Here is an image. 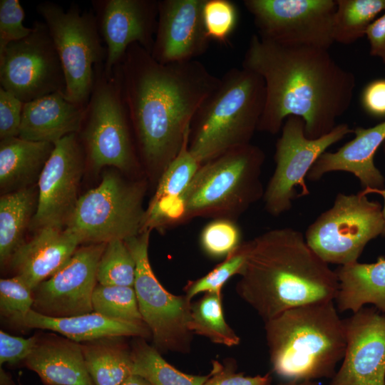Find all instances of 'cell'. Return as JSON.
Wrapping results in <instances>:
<instances>
[{
  "instance_id": "cell-1",
  "label": "cell",
  "mask_w": 385,
  "mask_h": 385,
  "mask_svg": "<svg viewBox=\"0 0 385 385\" xmlns=\"http://www.w3.org/2000/svg\"><path fill=\"white\" fill-rule=\"evenodd\" d=\"M115 66L139 160L158 180L220 78L195 59L160 63L138 43L130 45Z\"/></svg>"
},
{
  "instance_id": "cell-2",
  "label": "cell",
  "mask_w": 385,
  "mask_h": 385,
  "mask_svg": "<svg viewBox=\"0 0 385 385\" xmlns=\"http://www.w3.org/2000/svg\"><path fill=\"white\" fill-rule=\"evenodd\" d=\"M242 67L260 75L265 85L257 131L275 135L294 115L304 120L306 136L316 139L337 126L353 100L354 73L324 48L279 43L254 34Z\"/></svg>"
},
{
  "instance_id": "cell-3",
  "label": "cell",
  "mask_w": 385,
  "mask_h": 385,
  "mask_svg": "<svg viewBox=\"0 0 385 385\" xmlns=\"http://www.w3.org/2000/svg\"><path fill=\"white\" fill-rule=\"evenodd\" d=\"M248 244L236 292L264 322L297 307L335 300L336 272L312 250L300 231L272 229Z\"/></svg>"
},
{
  "instance_id": "cell-4",
  "label": "cell",
  "mask_w": 385,
  "mask_h": 385,
  "mask_svg": "<svg viewBox=\"0 0 385 385\" xmlns=\"http://www.w3.org/2000/svg\"><path fill=\"white\" fill-rule=\"evenodd\" d=\"M272 371L283 381L332 378L346 349L334 301L288 309L265 322Z\"/></svg>"
},
{
  "instance_id": "cell-5",
  "label": "cell",
  "mask_w": 385,
  "mask_h": 385,
  "mask_svg": "<svg viewBox=\"0 0 385 385\" xmlns=\"http://www.w3.org/2000/svg\"><path fill=\"white\" fill-rule=\"evenodd\" d=\"M263 78L242 67L227 71L196 111L188 148L201 163L250 143L263 113Z\"/></svg>"
},
{
  "instance_id": "cell-6",
  "label": "cell",
  "mask_w": 385,
  "mask_h": 385,
  "mask_svg": "<svg viewBox=\"0 0 385 385\" xmlns=\"http://www.w3.org/2000/svg\"><path fill=\"white\" fill-rule=\"evenodd\" d=\"M265 155L251 143L202 163L181 199L182 223L197 217L236 220L263 197Z\"/></svg>"
},
{
  "instance_id": "cell-7",
  "label": "cell",
  "mask_w": 385,
  "mask_h": 385,
  "mask_svg": "<svg viewBox=\"0 0 385 385\" xmlns=\"http://www.w3.org/2000/svg\"><path fill=\"white\" fill-rule=\"evenodd\" d=\"M94 70V84L78 133L86 160L94 170L110 167L135 173L140 160L117 68L108 73L101 63Z\"/></svg>"
},
{
  "instance_id": "cell-8",
  "label": "cell",
  "mask_w": 385,
  "mask_h": 385,
  "mask_svg": "<svg viewBox=\"0 0 385 385\" xmlns=\"http://www.w3.org/2000/svg\"><path fill=\"white\" fill-rule=\"evenodd\" d=\"M112 168L101 183L80 196L65 227L82 243L125 240L143 231L145 183L130 180Z\"/></svg>"
},
{
  "instance_id": "cell-9",
  "label": "cell",
  "mask_w": 385,
  "mask_h": 385,
  "mask_svg": "<svg viewBox=\"0 0 385 385\" xmlns=\"http://www.w3.org/2000/svg\"><path fill=\"white\" fill-rule=\"evenodd\" d=\"M46 24L63 70L68 101L86 106L95 79V66L104 63L106 48L93 9L82 11L76 3L65 10L52 1L36 6Z\"/></svg>"
},
{
  "instance_id": "cell-10",
  "label": "cell",
  "mask_w": 385,
  "mask_h": 385,
  "mask_svg": "<svg viewBox=\"0 0 385 385\" xmlns=\"http://www.w3.org/2000/svg\"><path fill=\"white\" fill-rule=\"evenodd\" d=\"M382 206L360 191L339 192L333 205L307 227L304 237L312 250L327 264L340 266L358 262L369 242L381 235Z\"/></svg>"
},
{
  "instance_id": "cell-11",
  "label": "cell",
  "mask_w": 385,
  "mask_h": 385,
  "mask_svg": "<svg viewBox=\"0 0 385 385\" xmlns=\"http://www.w3.org/2000/svg\"><path fill=\"white\" fill-rule=\"evenodd\" d=\"M146 230L125 240L136 265L134 289L139 310L159 351L189 353L192 333L188 329L191 300L175 295L160 284L150 266Z\"/></svg>"
},
{
  "instance_id": "cell-12",
  "label": "cell",
  "mask_w": 385,
  "mask_h": 385,
  "mask_svg": "<svg viewBox=\"0 0 385 385\" xmlns=\"http://www.w3.org/2000/svg\"><path fill=\"white\" fill-rule=\"evenodd\" d=\"M275 145V169L263 195L265 210L277 217L290 210L293 201L309 194L305 183L312 166L327 148L354 132L346 123H339L329 133L316 139L305 135L304 120L289 116Z\"/></svg>"
},
{
  "instance_id": "cell-13",
  "label": "cell",
  "mask_w": 385,
  "mask_h": 385,
  "mask_svg": "<svg viewBox=\"0 0 385 385\" xmlns=\"http://www.w3.org/2000/svg\"><path fill=\"white\" fill-rule=\"evenodd\" d=\"M0 85L23 103L64 94L63 70L43 21H35L29 36L10 43L0 53Z\"/></svg>"
},
{
  "instance_id": "cell-14",
  "label": "cell",
  "mask_w": 385,
  "mask_h": 385,
  "mask_svg": "<svg viewBox=\"0 0 385 385\" xmlns=\"http://www.w3.org/2000/svg\"><path fill=\"white\" fill-rule=\"evenodd\" d=\"M243 4L262 38L327 50L334 43L336 0H245Z\"/></svg>"
},
{
  "instance_id": "cell-15",
  "label": "cell",
  "mask_w": 385,
  "mask_h": 385,
  "mask_svg": "<svg viewBox=\"0 0 385 385\" xmlns=\"http://www.w3.org/2000/svg\"><path fill=\"white\" fill-rule=\"evenodd\" d=\"M106 243L78 247L52 276L34 290L32 309L44 316L67 317L93 312L92 295Z\"/></svg>"
},
{
  "instance_id": "cell-16",
  "label": "cell",
  "mask_w": 385,
  "mask_h": 385,
  "mask_svg": "<svg viewBox=\"0 0 385 385\" xmlns=\"http://www.w3.org/2000/svg\"><path fill=\"white\" fill-rule=\"evenodd\" d=\"M86 160L78 133L54 143L38 180L33 220L38 228L65 226L79 198L78 190Z\"/></svg>"
},
{
  "instance_id": "cell-17",
  "label": "cell",
  "mask_w": 385,
  "mask_h": 385,
  "mask_svg": "<svg viewBox=\"0 0 385 385\" xmlns=\"http://www.w3.org/2000/svg\"><path fill=\"white\" fill-rule=\"evenodd\" d=\"M344 322L345 353L329 385H385V313L362 307Z\"/></svg>"
},
{
  "instance_id": "cell-18",
  "label": "cell",
  "mask_w": 385,
  "mask_h": 385,
  "mask_svg": "<svg viewBox=\"0 0 385 385\" xmlns=\"http://www.w3.org/2000/svg\"><path fill=\"white\" fill-rule=\"evenodd\" d=\"M91 5L106 48L107 72L120 63L133 43L151 53L158 24V1L93 0Z\"/></svg>"
},
{
  "instance_id": "cell-19",
  "label": "cell",
  "mask_w": 385,
  "mask_h": 385,
  "mask_svg": "<svg viewBox=\"0 0 385 385\" xmlns=\"http://www.w3.org/2000/svg\"><path fill=\"white\" fill-rule=\"evenodd\" d=\"M205 0H158L152 57L163 64L193 60L208 48L203 21Z\"/></svg>"
},
{
  "instance_id": "cell-20",
  "label": "cell",
  "mask_w": 385,
  "mask_h": 385,
  "mask_svg": "<svg viewBox=\"0 0 385 385\" xmlns=\"http://www.w3.org/2000/svg\"><path fill=\"white\" fill-rule=\"evenodd\" d=\"M353 133L354 138L337 151L322 153L306 179L316 182L328 173L343 171L353 174L363 189H381L385 178L375 165L374 158L385 140V120L373 127H356Z\"/></svg>"
},
{
  "instance_id": "cell-21",
  "label": "cell",
  "mask_w": 385,
  "mask_h": 385,
  "mask_svg": "<svg viewBox=\"0 0 385 385\" xmlns=\"http://www.w3.org/2000/svg\"><path fill=\"white\" fill-rule=\"evenodd\" d=\"M13 255L10 263L15 275L33 290L56 273L81 244L79 238L65 227L47 225Z\"/></svg>"
},
{
  "instance_id": "cell-22",
  "label": "cell",
  "mask_w": 385,
  "mask_h": 385,
  "mask_svg": "<svg viewBox=\"0 0 385 385\" xmlns=\"http://www.w3.org/2000/svg\"><path fill=\"white\" fill-rule=\"evenodd\" d=\"M189 136L158 180L155 193L145 209L143 231L162 230L182 222L181 197L202 165L189 150Z\"/></svg>"
},
{
  "instance_id": "cell-23",
  "label": "cell",
  "mask_w": 385,
  "mask_h": 385,
  "mask_svg": "<svg viewBox=\"0 0 385 385\" xmlns=\"http://www.w3.org/2000/svg\"><path fill=\"white\" fill-rule=\"evenodd\" d=\"M85 107L68 101L61 92L24 103L19 137L54 144L78 133Z\"/></svg>"
},
{
  "instance_id": "cell-24",
  "label": "cell",
  "mask_w": 385,
  "mask_h": 385,
  "mask_svg": "<svg viewBox=\"0 0 385 385\" xmlns=\"http://www.w3.org/2000/svg\"><path fill=\"white\" fill-rule=\"evenodd\" d=\"M24 364L38 375L44 385H93L81 343L66 337H40Z\"/></svg>"
},
{
  "instance_id": "cell-25",
  "label": "cell",
  "mask_w": 385,
  "mask_h": 385,
  "mask_svg": "<svg viewBox=\"0 0 385 385\" xmlns=\"http://www.w3.org/2000/svg\"><path fill=\"white\" fill-rule=\"evenodd\" d=\"M24 328L51 330L81 343L109 337L148 338L150 332L144 322L121 321L95 312L67 317H52L33 309L23 323Z\"/></svg>"
},
{
  "instance_id": "cell-26",
  "label": "cell",
  "mask_w": 385,
  "mask_h": 385,
  "mask_svg": "<svg viewBox=\"0 0 385 385\" xmlns=\"http://www.w3.org/2000/svg\"><path fill=\"white\" fill-rule=\"evenodd\" d=\"M54 144L14 137L0 141V188L3 194L31 187L38 180Z\"/></svg>"
},
{
  "instance_id": "cell-27",
  "label": "cell",
  "mask_w": 385,
  "mask_h": 385,
  "mask_svg": "<svg viewBox=\"0 0 385 385\" xmlns=\"http://www.w3.org/2000/svg\"><path fill=\"white\" fill-rule=\"evenodd\" d=\"M339 291L335 299L340 312H357L372 304L385 313V257L374 263H354L340 266L335 270Z\"/></svg>"
},
{
  "instance_id": "cell-28",
  "label": "cell",
  "mask_w": 385,
  "mask_h": 385,
  "mask_svg": "<svg viewBox=\"0 0 385 385\" xmlns=\"http://www.w3.org/2000/svg\"><path fill=\"white\" fill-rule=\"evenodd\" d=\"M122 338H103L81 344L93 385H120L133 374L131 349Z\"/></svg>"
},
{
  "instance_id": "cell-29",
  "label": "cell",
  "mask_w": 385,
  "mask_h": 385,
  "mask_svg": "<svg viewBox=\"0 0 385 385\" xmlns=\"http://www.w3.org/2000/svg\"><path fill=\"white\" fill-rule=\"evenodd\" d=\"M37 202L33 187L3 194L0 198V262L4 266L24 241Z\"/></svg>"
},
{
  "instance_id": "cell-30",
  "label": "cell",
  "mask_w": 385,
  "mask_h": 385,
  "mask_svg": "<svg viewBox=\"0 0 385 385\" xmlns=\"http://www.w3.org/2000/svg\"><path fill=\"white\" fill-rule=\"evenodd\" d=\"M133 361V374L145 379L151 385H202L209 377L180 371L161 356L160 351L138 338L131 348Z\"/></svg>"
},
{
  "instance_id": "cell-31",
  "label": "cell",
  "mask_w": 385,
  "mask_h": 385,
  "mask_svg": "<svg viewBox=\"0 0 385 385\" xmlns=\"http://www.w3.org/2000/svg\"><path fill=\"white\" fill-rule=\"evenodd\" d=\"M188 327L192 334L205 337L217 344L231 347L240 342L224 317L222 292L204 293L191 303Z\"/></svg>"
},
{
  "instance_id": "cell-32",
  "label": "cell",
  "mask_w": 385,
  "mask_h": 385,
  "mask_svg": "<svg viewBox=\"0 0 385 385\" xmlns=\"http://www.w3.org/2000/svg\"><path fill=\"white\" fill-rule=\"evenodd\" d=\"M334 41L349 45L366 35L369 26L385 11V0H336Z\"/></svg>"
},
{
  "instance_id": "cell-33",
  "label": "cell",
  "mask_w": 385,
  "mask_h": 385,
  "mask_svg": "<svg viewBox=\"0 0 385 385\" xmlns=\"http://www.w3.org/2000/svg\"><path fill=\"white\" fill-rule=\"evenodd\" d=\"M93 311L108 318L144 322L133 287L97 284L92 295Z\"/></svg>"
},
{
  "instance_id": "cell-34",
  "label": "cell",
  "mask_w": 385,
  "mask_h": 385,
  "mask_svg": "<svg viewBox=\"0 0 385 385\" xmlns=\"http://www.w3.org/2000/svg\"><path fill=\"white\" fill-rule=\"evenodd\" d=\"M135 271V261L124 240L106 243L97 269L98 284L133 287Z\"/></svg>"
},
{
  "instance_id": "cell-35",
  "label": "cell",
  "mask_w": 385,
  "mask_h": 385,
  "mask_svg": "<svg viewBox=\"0 0 385 385\" xmlns=\"http://www.w3.org/2000/svg\"><path fill=\"white\" fill-rule=\"evenodd\" d=\"M248 250V241L242 242L207 274L195 280L189 281L183 289L186 297L192 300L200 293L222 292V287L232 277L240 274Z\"/></svg>"
},
{
  "instance_id": "cell-36",
  "label": "cell",
  "mask_w": 385,
  "mask_h": 385,
  "mask_svg": "<svg viewBox=\"0 0 385 385\" xmlns=\"http://www.w3.org/2000/svg\"><path fill=\"white\" fill-rule=\"evenodd\" d=\"M236 220L212 219L202 230L200 242L203 252L212 258L226 257L242 242Z\"/></svg>"
},
{
  "instance_id": "cell-37",
  "label": "cell",
  "mask_w": 385,
  "mask_h": 385,
  "mask_svg": "<svg viewBox=\"0 0 385 385\" xmlns=\"http://www.w3.org/2000/svg\"><path fill=\"white\" fill-rule=\"evenodd\" d=\"M34 304L33 289L19 277L1 279L0 313L11 323L23 327Z\"/></svg>"
},
{
  "instance_id": "cell-38",
  "label": "cell",
  "mask_w": 385,
  "mask_h": 385,
  "mask_svg": "<svg viewBox=\"0 0 385 385\" xmlns=\"http://www.w3.org/2000/svg\"><path fill=\"white\" fill-rule=\"evenodd\" d=\"M202 21L209 39L226 43L238 21V11L229 0H205Z\"/></svg>"
},
{
  "instance_id": "cell-39",
  "label": "cell",
  "mask_w": 385,
  "mask_h": 385,
  "mask_svg": "<svg viewBox=\"0 0 385 385\" xmlns=\"http://www.w3.org/2000/svg\"><path fill=\"white\" fill-rule=\"evenodd\" d=\"M25 12L19 0H0V53L11 42L21 40L32 31L23 24Z\"/></svg>"
},
{
  "instance_id": "cell-40",
  "label": "cell",
  "mask_w": 385,
  "mask_h": 385,
  "mask_svg": "<svg viewBox=\"0 0 385 385\" xmlns=\"http://www.w3.org/2000/svg\"><path fill=\"white\" fill-rule=\"evenodd\" d=\"M236 370V363L232 359L222 362L213 359L209 377L202 385H272L270 373L252 376Z\"/></svg>"
},
{
  "instance_id": "cell-41",
  "label": "cell",
  "mask_w": 385,
  "mask_h": 385,
  "mask_svg": "<svg viewBox=\"0 0 385 385\" xmlns=\"http://www.w3.org/2000/svg\"><path fill=\"white\" fill-rule=\"evenodd\" d=\"M24 103L0 87V140L19 137Z\"/></svg>"
},
{
  "instance_id": "cell-42",
  "label": "cell",
  "mask_w": 385,
  "mask_h": 385,
  "mask_svg": "<svg viewBox=\"0 0 385 385\" xmlns=\"http://www.w3.org/2000/svg\"><path fill=\"white\" fill-rule=\"evenodd\" d=\"M40 336L29 338L13 336L0 331V364L11 365L24 361L36 348Z\"/></svg>"
},
{
  "instance_id": "cell-43",
  "label": "cell",
  "mask_w": 385,
  "mask_h": 385,
  "mask_svg": "<svg viewBox=\"0 0 385 385\" xmlns=\"http://www.w3.org/2000/svg\"><path fill=\"white\" fill-rule=\"evenodd\" d=\"M361 103L368 115L385 118V78L369 82L362 91Z\"/></svg>"
},
{
  "instance_id": "cell-44",
  "label": "cell",
  "mask_w": 385,
  "mask_h": 385,
  "mask_svg": "<svg viewBox=\"0 0 385 385\" xmlns=\"http://www.w3.org/2000/svg\"><path fill=\"white\" fill-rule=\"evenodd\" d=\"M369 44V53L385 63V11L368 28L366 35Z\"/></svg>"
},
{
  "instance_id": "cell-45",
  "label": "cell",
  "mask_w": 385,
  "mask_h": 385,
  "mask_svg": "<svg viewBox=\"0 0 385 385\" xmlns=\"http://www.w3.org/2000/svg\"><path fill=\"white\" fill-rule=\"evenodd\" d=\"M383 148H384V152L385 153V140L384 142L383 143ZM363 195H366L367 194H370V193H376V194H379L380 195H381L384 198V205L382 207V213H383V217H384V230H383V232H382V234H381V237H384L385 238V188H381V189H374V188H365V189H363L361 191H360Z\"/></svg>"
},
{
  "instance_id": "cell-46",
  "label": "cell",
  "mask_w": 385,
  "mask_h": 385,
  "mask_svg": "<svg viewBox=\"0 0 385 385\" xmlns=\"http://www.w3.org/2000/svg\"><path fill=\"white\" fill-rule=\"evenodd\" d=\"M120 385H151L145 379L137 375L131 374Z\"/></svg>"
},
{
  "instance_id": "cell-47",
  "label": "cell",
  "mask_w": 385,
  "mask_h": 385,
  "mask_svg": "<svg viewBox=\"0 0 385 385\" xmlns=\"http://www.w3.org/2000/svg\"><path fill=\"white\" fill-rule=\"evenodd\" d=\"M0 385H15L9 373L0 365Z\"/></svg>"
},
{
  "instance_id": "cell-48",
  "label": "cell",
  "mask_w": 385,
  "mask_h": 385,
  "mask_svg": "<svg viewBox=\"0 0 385 385\" xmlns=\"http://www.w3.org/2000/svg\"><path fill=\"white\" fill-rule=\"evenodd\" d=\"M277 385H321L317 381H283Z\"/></svg>"
},
{
  "instance_id": "cell-49",
  "label": "cell",
  "mask_w": 385,
  "mask_h": 385,
  "mask_svg": "<svg viewBox=\"0 0 385 385\" xmlns=\"http://www.w3.org/2000/svg\"><path fill=\"white\" fill-rule=\"evenodd\" d=\"M19 385H21V384H19Z\"/></svg>"
}]
</instances>
